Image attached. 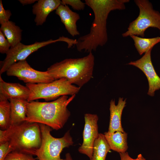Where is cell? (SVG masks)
<instances>
[{"instance_id": "cell-1", "label": "cell", "mask_w": 160, "mask_h": 160, "mask_svg": "<svg viewBox=\"0 0 160 160\" xmlns=\"http://www.w3.org/2000/svg\"><path fill=\"white\" fill-rule=\"evenodd\" d=\"M86 5L92 10L94 18L90 32L79 37L76 44L79 52L89 53L95 51L99 46H103L108 40L107 21L110 13L126 9L125 4L129 0H85Z\"/></svg>"}, {"instance_id": "cell-2", "label": "cell", "mask_w": 160, "mask_h": 160, "mask_svg": "<svg viewBox=\"0 0 160 160\" xmlns=\"http://www.w3.org/2000/svg\"><path fill=\"white\" fill-rule=\"evenodd\" d=\"M76 95L62 96L50 102L28 101L26 121L44 124L55 130L62 128L71 115L67 106Z\"/></svg>"}, {"instance_id": "cell-3", "label": "cell", "mask_w": 160, "mask_h": 160, "mask_svg": "<svg viewBox=\"0 0 160 160\" xmlns=\"http://www.w3.org/2000/svg\"><path fill=\"white\" fill-rule=\"evenodd\" d=\"M9 142V152H19L35 156L41 142L39 124L25 121L0 130V143Z\"/></svg>"}, {"instance_id": "cell-4", "label": "cell", "mask_w": 160, "mask_h": 160, "mask_svg": "<svg viewBox=\"0 0 160 160\" xmlns=\"http://www.w3.org/2000/svg\"><path fill=\"white\" fill-rule=\"evenodd\" d=\"M95 61L92 52L82 57L66 58L55 63L47 71L55 80L65 78L81 88L92 78Z\"/></svg>"}, {"instance_id": "cell-5", "label": "cell", "mask_w": 160, "mask_h": 160, "mask_svg": "<svg viewBox=\"0 0 160 160\" xmlns=\"http://www.w3.org/2000/svg\"><path fill=\"white\" fill-rule=\"evenodd\" d=\"M30 90L28 102L43 99L49 100L57 99L63 95H76L80 88L62 78L47 83L26 84Z\"/></svg>"}, {"instance_id": "cell-6", "label": "cell", "mask_w": 160, "mask_h": 160, "mask_svg": "<svg viewBox=\"0 0 160 160\" xmlns=\"http://www.w3.org/2000/svg\"><path fill=\"white\" fill-rule=\"evenodd\" d=\"M41 135V142L35 156L38 160H63L60 154L64 148L73 143L70 131H67L60 138H56L51 135L52 129L42 124H39Z\"/></svg>"}, {"instance_id": "cell-7", "label": "cell", "mask_w": 160, "mask_h": 160, "mask_svg": "<svg viewBox=\"0 0 160 160\" xmlns=\"http://www.w3.org/2000/svg\"><path fill=\"white\" fill-rule=\"evenodd\" d=\"M134 2L139 9V15L130 23L122 36L136 35L143 38L145 31L151 27L157 28L160 31V13L153 9L152 3L148 0H135Z\"/></svg>"}, {"instance_id": "cell-8", "label": "cell", "mask_w": 160, "mask_h": 160, "mask_svg": "<svg viewBox=\"0 0 160 160\" xmlns=\"http://www.w3.org/2000/svg\"><path fill=\"white\" fill-rule=\"evenodd\" d=\"M60 41L66 42L69 48L73 46L75 43L74 39L63 36L60 37L55 40L50 39L45 41L36 42L28 45H25L21 42L18 43L10 48L6 54L5 59L1 62L0 75H1L6 72L9 68L14 63L25 60L30 55L40 48L52 43Z\"/></svg>"}, {"instance_id": "cell-9", "label": "cell", "mask_w": 160, "mask_h": 160, "mask_svg": "<svg viewBox=\"0 0 160 160\" xmlns=\"http://www.w3.org/2000/svg\"><path fill=\"white\" fill-rule=\"evenodd\" d=\"M6 72L7 76H16L26 84L47 83L55 80L47 71H41L34 69L26 60L14 63Z\"/></svg>"}, {"instance_id": "cell-10", "label": "cell", "mask_w": 160, "mask_h": 160, "mask_svg": "<svg viewBox=\"0 0 160 160\" xmlns=\"http://www.w3.org/2000/svg\"><path fill=\"white\" fill-rule=\"evenodd\" d=\"M85 124L83 132V142L78 149L79 152L87 155L91 160L93 154L94 144L98 136L97 121L98 117L96 114L85 113Z\"/></svg>"}, {"instance_id": "cell-11", "label": "cell", "mask_w": 160, "mask_h": 160, "mask_svg": "<svg viewBox=\"0 0 160 160\" xmlns=\"http://www.w3.org/2000/svg\"><path fill=\"white\" fill-rule=\"evenodd\" d=\"M152 49L148 50L140 59L131 61L127 64L136 67L143 72L148 83L147 94L153 97L155 92L160 89V78L156 73L152 62L151 53Z\"/></svg>"}, {"instance_id": "cell-12", "label": "cell", "mask_w": 160, "mask_h": 160, "mask_svg": "<svg viewBox=\"0 0 160 160\" xmlns=\"http://www.w3.org/2000/svg\"><path fill=\"white\" fill-rule=\"evenodd\" d=\"M30 94L28 88L18 83L7 82L0 75V100L20 98L27 100Z\"/></svg>"}, {"instance_id": "cell-13", "label": "cell", "mask_w": 160, "mask_h": 160, "mask_svg": "<svg viewBox=\"0 0 160 160\" xmlns=\"http://www.w3.org/2000/svg\"><path fill=\"white\" fill-rule=\"evenodd\" d=\"M55 12L59 16L66 30L71 36L74 37L80 35L76 25L77 21L80 19L79 14L73 11L68 5L62 4L56 9Z\"/></svg>"}, {"instance_id": "cell-14", "label": "cell", "mask_w": 160, "mask_h": 160, "mask_svg": "<svg viewBox=\"0 0 160 160\" xmlns=\"http://www.w3.org/2000/svg\"><path fill=\"white\" fill-rule=\"evenodd\" d=\"M61 4L60 0H37L32 7V12L36 15L34 21L36 25H42L50 13L56 10Z\"/></svg>"}, {"instance_id": "cell-15", "label": "cell", "mask_w": 160, "mask_h": 160, "mask_svg": "<svg viewBox=\"0 0 160 160\" xmlns=\"http://www.w3.org/2000/svg\"><path fill=\"white\" fill-rule=\"evenodd\" d=\"M126 99L119 97L118 104L116 105L114 100L112 99L110 103V117L108 132L113 133L117 131L124 132L121 123V116L124 108L126 106Z\"/></svg>"}, {"instance_id": "cell-16", "label": "cell", "mask_w": 160, "mask_h": 160, "mask_svg": "<svg viewBox=\"0 0 160 160\" xmlns=\"http://www.w3.org/2000/svg\"><path fill=\"white\" fill-rule=\"evenodd\" d=\"M11 111V125L21 124L26 119L27 100L20 98L10 99Z\"/></svg>"}, {"instance_id": "cell-17", "label": "cell", "mask_w": 160, "mask_h": 160, "mask_svg": "<svg viewBox=\"0 0 160 160\" xmlns=\"http://www.w3.org/2000/svg\"><path fill=\"white\" fill-rule=\"evenodd\" d=\"M104 135L111 149L119 153L126 152L128 148L127 133L117 131L113 133L105 132Z\"/></svg>"}, {"instance_id": "cell-18", "label": "cell", "mask_w": 160, "mask_h": 160, "mask_svg": "<svg viewBox=\"0 0 160 160\" xmlns=\"http://www.w3.org/2000/svg\"><path fill=\"white\" fill-rule=\"evenodd\" d=\"M1 31L13 47L20 42L22 30L15 23L9 21L1 24Z\"/></svg>"}, {"instance_id": "cell-19", "label": "cell", "mask_w": 160, "mask_h": 160, "mask_svg": "<svg viewBox=\"0 0 160 160\" xmlns=\"http://www.w3.org/2000/svg\"><path fill=\"white\" fill-rule=\"evenodd\" d=\"M110 149L104 135L99 133L94 144L91 160H105L107 154Z\"/></svg>"}, {"instance_id": "cell-20", "label": "cell", "mask_w": 160, "mask_h": 160, "mask_svg": "<svg viewBox=\"0 0 160 160\" xmlns=\"http://www.w3.org/2000/svg\"><path fill=\"white\" fill-rule=\"evenodd\" d=\"M130 36L133 40L135 47L140 55L153 48L155 45L160 42V36L152 38H144L136 35Z\"/></svg>"}, {"instance_id": "cell-21", "label": "cell", "mask_w": 160, "mask_h": 160, "mask_svg": "<svg viewBox=\"0 0 160 160\" xmlns=\"http://www.w3.org/2000/svg\"><path fill=\"white\" fill-rule=\"evenodd\" d=\"M11 111L9 101L0 100V127L1 130H6L11 125Z\"/></svg>"}, {"instance_id": "cell-22", "label": "cell", "mask_w": 160, "mask_h": 160, "mask_svg": "<svg viewBox=\"0 0 160 160\" xmlns=\"http://www.w3.org/2000/svg\"><path fill=\"white\" fill-rule=\"evenodd\" d=\"M33 156L19 152L13 151L9 153L4 160H36Z\"/></svg>"}, {"instance_id": "cell-23", "label": "cell", "mask_w": 160, "mask_h": 160, "mask_svg": "<svg viewBox=\"0 0 160 160\" xmlns=\"http://www.w3.org/2000/svg\"><path fill=\"white\" fill-rule=\"evenodd\" d=\"M61 4L70 6L73 9L77 10H83L85 7V3L80 0H62Z\"/></svg>"}, {"instance_id": "cell-24", "label": "cell", "mask_w": 160, "mask_h": 160, "mask_svg": "<svg viewBox=\"0 0 160 160\" xmlns=\"http://www.w3.org/2000/svg\"><path fill=\"white\" fill-rule=\"evenodd\" d=\"M11 48V45L5 38L2 32L0 31V52L1 54H6L8 52Z\"/></svg>"}, {"instance_id": "cell-25", "label": "cell", "mask_w": 160, "mask_h": 160, "mask_svg": "<svg viewBox=\"0 0 160 160\" xmlns=\"http://www.w3.org/2000/svg\"><path fill=\"white\" fill-rule=\"evenodd\" d=\"M12 13L9 10H5L1 0H0V24H1L9 21Z\"/></svg>"}, {"instance_id": "cell-26", "label": "cell", "mask_w": 160, "mask_h": 160, "mask_svg": "<svg viewBox=\"0 0 160 160\" xmlns=\"http://www.w3.org/2000/svg\"><path fill=\"white\" fill-rule=\"evenodd\" d=\"M9 145L8 141L0 143V160H4L9 153Z\"/></svg>"}, {"instance_id": "cell-27", "label": "cell", "mask_w": 160, "mask_h": 160, "mask_svg": "<svg viewBox=\"0 0 160 160\" xmlns=\"http://www.w3.org/2000/svg\"><path fill=\"white\" fill-rule=\"evenodd\" d=\"M121 160H130L129 158V155L127 152L119 153Z\"/></svg>"}, {"instance_id": "cell-28", "label": "cell", "mask_w": 160, "mask_h": 160, "mask_svg": "<svg viewBox=\"0 0 160 160\" xmlns=\"http://www.w3.org/2000/svg\"><path fill=\"white\" fill-rule=\"evenodd\" d=\"M18 1L23 5L31 4L37 0H19Z\"/></svg>"}, {"instance_id": "cell-29", "label": "cell", "mask_w": 160, "mask_h": 160, "mask_svg": "<svg viewBox=\"0 0 160 160\" xmlns=\"http://www.w3.org/2000/svg\"><path fill=\"white\" fill-rule=\"evenodd\" d=\"M129 158L130 160H146L143 157L142 155L140 154L138 155L137 158L136 159H132L130 156H129Z\"/></svg>"}, {"instance_id": "cell-30", "label": "cell", "mask_w": 160, "mask_h": 160, "mask_svg": "<svg viewBox=\"0 0 160 160\" xmlns=\"http://www.w3.org/2000/svg\"><path fill=\"white\" fill-rule=\"evenodd\" d=\"M63 160H73L71 154L69 153H67L65 155V158Z\"/></svg>"}]
</instances>
